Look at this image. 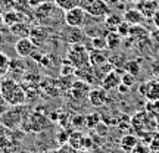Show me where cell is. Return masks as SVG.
I'll return each instance as SVG.
<instances>
[{
    "instance_id": "obj_17",
    "label": "cell",
    "mask_w": 159,
    "mask_h": 153,
    "mask_svg": "<svg viewBox=\"0 0 159 153\" xmlns=\"http://www.w3.org/2000/svg\"><path fill=\"white\" fill-rule=\"evenodd\" d=\"M49 34H50V31H49L47 27L39 25V27H35V28H31V31H30V38L34 41L35 46H41L49 40Z\"/></svg>"
},
{
    "instance_id": "obj_44",
    "label": "cell",
    "mask_w": 159,
    "mask_h": 153,
    "mask_svg": "<svg viewBox=\"0 0 159 153\" xmlns=\"http://www.w3.org/2000/svg\"><path fill=\"white\" fill-rule=\"evenodd\" d=\"M41 153H57V149H47V150H43Z\"/></svg>"
},
{
    "instance_id": "obj_52",
    "label": "cell",
    "mask_w": 159,
    "mask_h": 153,
    "mask_svg": "<svg viewBox=\"0 0 159 153\" xmlns=\"http://www.w3.org/2000/svg\"><path fill=\"white\" fill-rule=\"evenodd\" d=\"M0 81H2V79H0Z\"/></svg>"
},
{
    "instance_id": "obj_30",
    "label": "cell",
    "mask_w": 159,
    "mask_h": 153,
    "mask_svg": "<svg viewBox=\"0 0 159 153\" xmlns=\"http://www.w3.org/2000/svg\"><path fill=\"white\" fill-rule=\"evenodd\" d=\"M78 2L80 0H53V3H55L59 9H62L63 12L69 11V9H72L75 6H78Z\"/></svg>"
},
{
    "instance_id": "obj_42",
    "label": "cell",
    "mask_w": 159,
    "mask_h": 153,
    "mask_svg": "<svg viewBox=\"0 0 159 153\" xmlns=\"http://www.w3.org/2000/svg\"><path fill=\"white\" fill-rule=\"evenodd\" d=\"M118 90L121 91V93H128V91H130V87H127V85H124L122 83H121L119 87H118Z\"/></svg>"
},
{
    "instance_id": "obj_14",
    "label": "cell",
    "mask_w": 159,
    "mask_h": 153,
    "mask_svg": "<svg viewBox=\"0 0 159 153\" xmlns=\"http://www.w3.org/2000/svg\"><path fill=\"white\" fill-rule=\"evenodd\" d=\"M121 71H124V69H114V71H111V72L102 79L100 87H103L106 91H112V90H115V88H118L119 84H121V75H122Z\"/></svg>"
},
{
    "instance_id": "obj_41",
    "label": "cell",
    "mask_w": 159,
    "mask_h": 153,
    "mask_svg": "<svg viewBox=\"0 0 159 153\" xmlns=\"http://www.w3.org/2000/svg\"><path fill=\"white\" fill-rule=\"evenodd\" d=\"M150 37H152V40H153L155 43H158L159 44V28H156L155 31H152V33H150Z\"/></svg>"
},
{
    "instance_id": "obj_34",
    "label": "cell",
    "mask_w": 159,
    "mask_h": 153,
    "mask_svg": "<svg viewBox=\"0 0 159 153\" xmlns=\"http://www.w3.org/2000/svg\"><path fill=\"white\" fill-rule=\"evenodd\" d=\"M130 28H131L130 24L125 22V21H122V22H121V25L118 27V29H116V33H118V34L124 38V37H128V35H130Z\"/></svg>"
},
{
    "instance_id": "obj_38",
    "label": "cell",
    "mask_w": 159,
    "mask_h": 153,
    "mask_svg": "<svg viewBox=\"0 0 159 153\" xmlns=\"http://www.w3.org/2000/svg\"><path fill=\"white\" fill-rule=\"evenodd\" d=\"M9 108H11V105L6 102V99L2 96V94H0V116L5 114V112H6V110H7Z\"/></svg>"
},
{
    "instance_id": "obj_24",
    "label": "cell",
    "mask_w": 159,
    "mask_h": 153,
    "mask_svg": "<svg viewBox=\"0 0 159 153\" xmlns=\"http://www.w3.org/2000/svg\"><path fill=\"white\" fill-rule=\"evenodd\" d=\"M148 35H149V31L144 27H142V25H131L128 37H131L134 40H144Z\"/></svg>"
},
{
    "instance_id": "obj_7",
    "label": "cell",
    "mask_w": 159,
    "mask_h": 153,
    "mask_svg": "<svg viewBox=\"0 0 159 153\" xmlns=\"http://www.w3.org/2000/svg\"><path fill=\"white\" fill-rule=\"evenodd\" d=\"M85 19H87V12L81 9L80 6H75L72 9L63 12V24L68 27L83 28L85 25Z\"/></svg>"
},
{
    "instance_id": "obj_20",
    "label": "cell",
    "mask_w": 159,
    "mask_h": 153,
    "mask_svg": "<svg viewBox=\"0 0 159 153\" xmlns=\"http://www.w3.org/2000/svg\"><path fill=\"white\" fill-rule=\"evenodd\" d=\"M125 22H128L130 25H142L144 22V19L146 18L142 15V12L137 11L136 7H133V9H128V11L124 12V15H122Z\"/></svg>"
},
{
    "instance_id": "obj_19",
    "label": "cell",
    "mask_w": 159,
    "mask_h": 153,
    "mask_svg": "<svg viewBox=\"0 0 159 153\" xmlns=\"http://www.w3.org/2000/svg\"><path fill=\"white\" fill-rule=\"evenodd\" d=\"M139 142H140V138L134 134H124L119 140V149L124 150L125 153H130L139 144Z\"/></svg>"
},
{
    "instance_id": "obj_11",
    "label": "cell",
    "mask_w": 159,
    "mask_h": 153,
    "mask_svg": "<svg viewBox=\"0 0 159 153\" xmlns=\"http://www.w3.org/2000/svg\"><path fill=\"white\" fill-rule=\"evenodd\" d=\"M87 100H89V103H90L93 108H102L109 100L108 91L105 90L103 87H94V88L90 90Z\"/></svg>"
},
{
    "instance_id": "obj_2",
    "label": "cell",
    "mask_w": 159,
    "mask_h": 153,
    "mask_svg": "<svg viewBox=\"0 0 159 153\" xmlns=\"http://www.w3.org/2000/svg\"><path fill=\"white\" fill-rule=\"evenodd\" d=\"M52 125L50 119L47 115H44L40 109H34V110H28L27 115L24 116V121L21 124V128L25 133H44L49 127Z\"/></svg>"
},
{
    "instance_id": "obj_12",
    "label": "cell",
    "mask_w": 159,
    "mask_h": 153,
    "mask_svg": "<svg viewBox=\"0 0 159 153\" xmlns=\"http://www.w3.org/2000/svg\"><path fill=\"white\" fill-rule=\"evenodd\" d=\"M85 12L91 18H105L111 13V9H109V5L105 0H93Z\"/></svg>"
},
{
    "instance_id": "obj_13",
    "label": "cell",
    "mask_w": 159,
    "mask_h": 153,
    "mask_svg": "<svg viewBox=\"0 0 159 153\" xmlns=\"http://www.w3.org/2000/svg\"><path fill=\"white\" fill-rule=\"evenodd\" d=\"M136 9L142 12V15L146 19H152L155 16L156 11L159 9V2H155V0H137Z\"/></svg>"
},
{
    "instance_id": "obj_26",
    "label": "cell",
    "mask_w": 159,
    "mask_h": 153,
    "mask_svg": "<svg viewBox=\"0 0 159 153\" xmlns=\"http://www.w3.org/2000/svg\"><path fill=\"white\" fill-rule=\"evenodd\" d=\"M16 142L7 137L0 142V153H16Z\"/></svg>"
},
{
    "instance_id": "obj_5",
    "label": "cell",
    "mask_w": 159,
    "mask_h": 153,
    "mask_svg": "<svg viewBox=\"0 0 159 153\" xmlns=\"http://www.w3.org/2000/svg\"><path fill=\"white\" fill-rule=\"evenodd\" d=\"M131 127L139 133V136L143 133H155L158 128V122H156V116L149 114L148 110L143 112H137L133 118H131Z\"/></svg>"
},
{
    "instance_id": "obj_10",
    "label": "cell",
    "mask_w": 159,
    "mask_h": 153,
    "mask_svg": "<svg viewBox=\"0 0 159 153\" xmlns=\"http://www.w3.org/2000/svg\"><path fill=\"white\" fill-rule=\"evenodd\" d=\"M37 46L33 40L30 38V37H21V38H18L15 41V52H16V55L19 57H24V59H27V57H33L35 52H37Z\"/></svg>"
},
{
    "instance_id": "obj_48",
    "label": "cell",
    "mask_w": 159,
    "mask_h": 153,
    "mask_svg": "<svg viewBox=\"0 0 159 153\" xmlns=\"http://www.w3.org/2000/svg\"><path fill=\"white\" fill-rule=\"evenodd\" d=\"M152 153H159V150H152Z\"/></svg>"
},
{
    "instance_id": "obj_8",
    "label": "cell",
    "mask_w": 159,
    "mask_h": 153,
    "mask_svg": "<svg viewBox=\"0 0 159 153\" xmlns=\"http://www.w3.org/2000/svg\"><path fill=\"white\" fill-rule=\"evenodd\" d=\"M61 38L66 41L68 44H84L87 40V34L83 28H77V27H65L62 33H61Z\"/></svg>"
},
{
    "instance_id": "obj_37",
    "label": "cell",
    "mask_w": 159,
    "mask_h": 153,
    "mask_svg": "<svg viewBox=\"0 0 159 153\" xmlns=\"http://www.w3.org/2000/svg\"><path fill=\"white\" fill-rule=\"evenodd\" d=\"M78 150H75L71 144H68V143H65V144H61L59 146V149H57V153H77Z\"/></svg>"
},
{
    "instance_id": "obj_31",
    "label": "cell",
    "mask_w": 159,
    "mask_h": 153,
    "mask_svg": "<svg viewBox=\"0 0 159 153\" xmlns=\"http://www.w3.org/2000/svg\"><path fill=\"white\" fill-rule=\"evenodd\" d=\"M100 122H102V116L99 114H91L85 116V127H89L91 130H94Z\"/></svg>"
},
{
    "instance_id": "obj_40",
    "label": "cell",
    "mask_w": 159,
    "mask_h": 153,
    "mask_svg": "<svg viewBox=\"0 0 159 153\" xmlns=\"http://www.w3.org/2000/svg\"><path fill=\"white\" fill-rule=\"evenodd\" d=\"M9 136H11V130H7L5 125L0 124V142L5 140V138H7Z\"/></svg>"
},
{
    "instance_id": "obj_28",
    "label": "cell",
    "mask_w": 159,
    "mask_h": 153,
    "mask_svg": "<svg viewBox=\"0 0 159 153\" xmlns=\"http://www.w3.org/2000/svg\"><path fill=\"white\" fill-rule=\"evenodd\" d=\"M75 74V66L65 57L61 63V77H72Z\"/></svg>"
},
{
    "instance_id": "obj_1",
    "label": "cell",
    "mask_w": 159,
    "mask_h": 153,
    "mask_svg": "<svg viewBox=\"0 0 159 153\" xmlns=\"http://www.w3.org/2000/svg\"><path fill=\"white\" fill-rule=\"evenodd\" d=\"M0 94L6 99L11 106L25 105L27 102V91L22 85L13 78H3L0 81Z\"/></svg>"
},
{
    "instance_id": "obj_32",
    "label": "cell",
    "mask_w": 159,
    "mask_h": 153,
    "mask_svg": "<svg viewBox=\"0 0 159 153\" xmlns=\"http://www.w3.org/2000/svg\"><path fill=\"white\" fill-rule=\"evenodd\" d=\"M121 83L124 85H127V87H133L134 85V83H136V77L134 75H131V74H128V72H122V75H121Z\"/></svg>"
},
{
    "instance_id": "obj_50",
    "label": "cell",
    "mask_w": 159,
    "mask_h": 153,
    "mask_svg": "<svg viewBox=\"0 0 159 153\" xmlns=\"http://www.w3.org/2000/svg\"><path fill=\"white\" fill-rule=\"evenodd\" d=\"M41 2H50V0H41Z\"/></svg>"
},
{
    "instance_id": "obj_15",
    "label": "cell",
    "mask_w": 159,
    "mask_h": 153,
    "mask_svg": "<svg viewBox=\"0 0 159 153\" xmlns=\"http://www.w3.org/2000/svg\"><path fill=\"white\" fill-rule=\"evenodd\" d=\"M140 93L146 97L148 100H159V81L158 79H150L140 85Z\"/></svg>"
},
{
    "instance_id": "obj_51",
    "label": "cell",
    "mask_w": 159,
    "mask_h": 153,
    "mask_svg": "<svg viewBox=\"0 0 159 153\" xmlns=\"http://www.w3.org/2000/svg\"><path fill=\"white\" fill-rule=\"evenodd\" d=\"M155 2H159V0H155Z\"/></svg>"
},
{
    "instance_id": "obj_36",
    "label": "cell",
    "mask_w": 159,
    "mask_h": 153,
    "mask_svg": "<svg viewBox=\"0 0 159 153\" xmlns=\"http://www.w3.org/2000/svg\"><path fill=\"white\" fill-rule=\"evenodd\" d=\"M146 110H148L149 114L156 116V114L159 112V100H149L148 106H146Z\"/></svg>"
},
{
    "instance_id": "obj_3",
    "label": "cell",
    "mask_w": 159,
    "mask_h": 153,
    "mask_svg": "<svg viewBox=\"0 0 159 153\" xmlns=\"http://www.w3.org/2000/svg\"><path fill=\"white\" fill-rule=\"evenodd\" d=\"M61 12H63L62 9H59L55 3L52 2H41L37 7H35V18L40 22V25H44V27H49V25H53L55 22L59 21V16H61Z\"/></svg>"
},
{
    "instance_id": "obj_29",
    "label": "cell",
    "mask_w": 159,
    "mask_h": 153,
    "mask_svg": "<svg viewBox=\"0 0 159 153\" xmlns=\"http://www.w3.org/2000/svg\"><path fill=\"white\" fill-rule=\"evenodd\" d=\"M90 49H100V50H105L108 49V43H106V35H97V37H93L90 40Z\"/></svg>"
},
{
    "instance_id": "obj_21",
    "label": "cell",
    "mask_w": 159,
    "mask_h": 153,
    "mask_svg": "<svg viewBox=\"0 0 159 153\" xmlns=\"http://www.w3.org/2000/svg\"><path fill=\"white\" fill-rule=\"evenodd\" d=\"M106 43H108L109 50H118L122 44V37L116 31H108L106 34Z\"/></svg>"
},
{
    "instance_id": "obj_47",
    "label": "cell",
    "mask_w": 159,
    "mask_h": 153,
    "mask_svg": "<svg viewBox=\"0 0 159 153\" xmlns=\"http://www.w3.org/2000/svg\"><path fill=\"white\" fill-rule=\"evenodd\" d=\"M156 122H158V128H159V112L156 114Z\"/></svg>"
},
{
    "instance_id": "obj_49",
    "label": "cell",
    "mask_w": 159,
    "mask_h": 153,
    "mask_svg": "<svg viewBox=\"0 0 159 153\" xmlns=\"http://www.w3.org/2000/svg\"><path fill=\"white\" fill-rule=\"evenodd\" d=\"M128 2H134V3H136V2H137V0H128Z\"/></svg>"
},
{
    "instance_id": "obj_33",
    "label": "cell",
    "mask_w": 159,
    "mask_h": 153,
    "mask_svg": "<svg viewBox=\"0 0 159 153\" xmlns=\"http://www.w3.org/2000/svg\"><path fill=\"white\" fill-rule=\"evenodd\" d=\"M130 153H152V149H150V146H149L148 143L139 142V144Z\"/></svg>"
},
{
    "instance_id": "obj_23",
    "label": "cell",
    "mask_w": 159,
    "mask_h": 153,
    "mask_svg": "<svg viewBox=\"0 0 159 153\" xmlns=\"http://www.w3.org/2000/svg\"><path fill=\"white\" fill-rule=\"evenodd\" d=\"M83 140H84V134L81 131H72L69 134V138H68V144H71L75 150H80L81 146H83Z\"/></svg>"
},
{
    "instance_id": "obj_4",
    "label": "cell",
    "mask_w": 159,
    "mask_h": 153,
    "mask_svg": "<svg viewBox=\"0 0 159 153\" xmlns=\"http://www.w3.org/2000/svg\"><path fill=\"white\" fill-rule=\"evenodd\" d=\"M28 112V108L25 105H19V106H11L5 114L0 116V124L5 125L7 130L15 131L21 128V124L24 121V116Z\"/></svg>"
},
{
    "instance_id": "obj_27",
    "label": "cell",
    "mask_w": 159,
    "mask_h": 153,
    "mask_svg": "<svg viewBox=\"0 0 159 153\" xmlns=\"http://www.w3.org/2000/svg\"><path fill=\"white\" fill-rule=\"evenodd\" d=\"M124 71L131 75H134V77H137V75L140 74V71H142L140 62L139 61H127L124 65Z\"/></svg>"
},
{
    "instance_id": "obj_39",
    "label": "cell",
    "mask_w": 159,
    "mask_h": 153,
    "mask_svg": "<svg viewBox=\"0 0 159 153\" xmlns=\"http://www.w3.org/2000/svg\"><path fill=\"white\" fill-rule=\"evenodd\" d=\"M94 130H96V133L99 136H106V134H108V125H105L103 122H100Z\"/></svg>"
},
{
    "instance_id": "obj_6",
    "label": "cell",
    "mask_w": 159,
    "mask_h": 153,
    "mask_svg": "<svg viewBox=\"0 0 159 153\" xmlns=\"http://www.w3.org/2000/svg\"><path fill=\"white\" fill-rule=\"evenodd\" d=\"M66 59L77 68L85 66L90 63V56H89V47L84 44H69L66 50Z\"/></svg>"
},
{
    "instance_id": "obj_18",
    "label": "cell",
    "mask_w": 159,
    "mask_h": 153,
    "mask_svg": "<svg viewBox=\"0 0 159 153\" xmlns=\"http://www.w3.org/2000/svg\"><path fill=\"white\" fill-rule=\"evenodd\" d=\"M89 56H90V65L94 66V68L109 62V57L106 55V52L100 50V49H89Z\"/></svg>"
},
{
    "instance_id": "obj_46",
    "label": "cell",
    "mask_w": 159,
    "mask_h": 153,
    "mask_svg": "<svg viewBox=\"0 0 159 153\" xmlns=\"http://www.w3.org/2000/svg\"><path fill=\"white\" fill-rule=\"evenodd\" d=\"M111 153H125L124 150H121V149H118V150H112Z\"/></svg>"
},
{
    "instance_id": "obj_25",
    "label": "cell",
    "mask_w": 159,
    "mask_h": 153,
    "mask_svg": "<svg viewBox=\"0 0 159 153\" xmlns=\"http://www.w3.org/2000/svg\"><path fill=\"white\" fill-rule=\"evenodd\" d=\"M11 62L12 59L6 53L3 52H0V78H3L5 75L9 74V71H11Z\"/></svg>"
},
{
    "instance_id": "obj_16",
    "label": "cell",
    "mask_w": 159,
    "mask_h": 153,
    "mask_svg": "<svg viewBox=\"0 0 159 153\" xmlns=\"http://www.w3.org/2000/svg\"><path fill=\"white\" fill-rule=\"evenodd\" d=\"M75 77L78 79H83L89 84H97V78H96V72H94V66H91L90 63L85 65V66H81V68L75 69Z\"/></svg>"
},
{
    "instance_id": "obj_35",
    "label": "cell",
    "mask_w": 159,
    "mask_h": 153,
    "mask_svg": "<svg viewBox=\"0 0 159 153\" xmlns=\"http://www.w3.org/2000/svg\"><path fill=\"white\" fill-rule=\"evenodd\" d=\"M71 124H72V127H78L80 128H83V127H85V116H83V115H75L74 118H71Z\"/></svg>"
},
{
    "instance_id": "obj_43",
    "label": "cell",
    "mask_w": 159,
    "mask_h": 153,
    "mask_svg": "<svg viewBox=\"0 0 159 153\" xmlns=\"http://www.w3.org/2000/svg\"><path fill=\"white\" fill-rule=\"evenodd\" d=\"M152 19H153V24L156 25V28H159V9L156 11V13H155V16Z\"/></svg>"
},
{
    "instance_id": "obj_9",
    "label": "cell",
    "mask_w": 159,
    "mask_h": 153,
    "mask_svg": "<svg viewBox=\"0 0 159 153\" xmlns=\"http://www.w3.org/2000/svg\"><path fill=\"white\" fill-rule=\"evenodd\" d=\"M90 90L91 88H90V84H89V83L77 78V81L72 83L71 88L68 90V94L74 102H83V100H87V99H89Z\"/></svg>"
},
{
    "instance_id": "obj_45",
    "label": "cell",
    "mask_w": 159,
    "mask_h": 153,
    "mask_svg": "<svg viewBox=\"0 0 159 153\" xmlns=\"http://www.w3.org/2000/svg\"><path fill=\"white\" fill-rule=\"evenodd\" d=\"M3 43H5V37H3V35L0 34V46L3 44Z\"/></svg>"
},
{
    "instance_id": "obj_22",
    "label": "cell",
    "mask_w": 159,
    "mask_h": 153,
    "mask_svg": "<svg viewBox=\"0 0 159 153\" xmlns=\"http://www.w3.org/2000/svg\"><path fill=\"white\" fill-rule=\"evenodd\" d=\"M124 21V18H121L116 13H109L108 16H105V28L108 31H116L121 22Z\"/></svg>"
}]
</instances>
